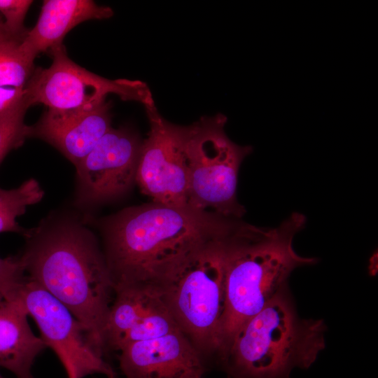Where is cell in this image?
<instances>
[{
    "label": "cell",
    "instance_id": "1",
    "mask_svg": "<svg viewBox=\"0 0 378 378\" xmlns=\"http://www.w3.org/2000/svg\"><path fill=\"white\" fill-rule=\"evenodd\" d=\"M241 222L154 202L119 211L102 225L103 252L114 287L142 284L162 288L202 245Z\"/></svg>",
    "mask_w": 378,
    "mask_h": 378
},
{
    "label": "cell",
    "instance_id": "9",
    "mask_svg": "<svg viewBox=\"0 0 378 378\" xmlns=\"http://www.w3.org/2000/svg\"><path fill=\"white\" fill-rule=\"evenodd\" d=\"M145 108L149 131L142 141L135 182L152 202L189 206L185 126L164 119L155 104Z\"/></svg>",
    "mask_w": 378,
    "mask_h": 378
},
{
    "label": "cell",
    "instance_id": "10",
    "mask_svg": "<svg viewBox=\"0 0 378 378\" xmlns=\"http://www.w3.org/2000/svg\"><path fill=\"white\" fill-rule=\"evenodd\" d=\"M142 141L129 127H111L76 167L81 200L98 203L125 194L135 182Z\"/></svg>",
    "mask_w": 378,
    "mask_h": 378
},
{
    "label": "cell",
    "instance_id": "20",
    "mask_svg": "<svg viewBox=\"0 0 378 378\" xmlns=\"http://www.w3.org/2000/svg\"><path fill=\"white\" fill-rule=\"evenodd\" d=\"M30 0H0V13L4 16V27L13 36H24L28 31L24 27V20L29 6Z\"/></svg>",
    "mask_w": 378,
    "mask_h": 378
},
{
    "label": "cell",
    "instance_id": "12",
    "mask_svg": "<svg viewBox=\"0 0 378 378\" xmlns=\"http://www.w3.org/2000/svg\"><path fill=\"white\" fill-rule=\"evenodd\" d=\"M118 356L125 378H202L203 356L178 330L128 344Z\"/></svg>",
    "mask_w": 378,
    "mask_h": 378
},
{
    "label": "cell",
    "instance_id": "14",
    "mask_svg": "<svg viewBox=\"0 0 378 378\" xmlns=\"http://www.w3.org/2000/svg\"><path fill=\"white\" fill-rule=\"evenodd\" d=\"M113 10L90 0H46L38 21L23 42L36 57L62 45L66 34L78 24L112 17Z\"/></svg>",
    "mask_w": 378,
    "mask_h": 378
},
{
    "label": "cell",
    "instance_id": "3",
    "mask_svg": "<svg viewBox=\"0 0 378 378\" xmlns=\"http://www.w3.org/2000/svg\"><path fill=\"white\" fill-rule=\"evenodd\" d=\"M305 223L302 214L293 212L274 228L246 223L236 234L227 262L225 309L216 354L220 360L239 328L286 288L291 272L317 262L293 248V238Z\"/></svg>",
    "mask_w": 378,
    "mask_h": 378
},
{
    "label": "cell",
    "instance_id": "22",
    "mask_svg": "<svg viewBox=\"0 0 378 378\" xmlns=\"http://www.w3.org/2000/svg\"><path fill=\"white\" fill-rule=\"evenodd\" d=\"M9 36H13L10 35L4 27V21L0 19V41L8 38Z\"/></svg>",
    "mask_w": 378,
    "mask_h": 378
},
{
    "label": "cell",
    "instance_id": "11",
    "mask_svg": "<svg viewBox=\"0 0 378 378\" xmlns=\"http://www.w3.org/2000/svg\"><path fill=\"white\" fill-rule=\"evenodd\" d=\"M178 330L161 287L142 284L114 287L104 332L106 354Z\"/></svg>",
    "mask_w": 378,
    "mask_h": 378
},
{
    "label": "cell",
    "instance_id": "18",
    "mask_svg": "<svg viewBox=\"0 0 378 378\" xmlns=\"http://www.w3.org/2000/svg\"><path fill=\"white\" fill-rule=\"evenodd\" d=\"M29 106L26 97L0 117V162L10 150L19 147L29 136L30 127L24 122L25 113Z\"/></svg>",
    "mask_w": 378,
    "mask_h": 378
},
{
    "label": "cell",
    "instance_id": "13",
    "mask_svg": "<svg viewBox=\"0 0 378 378\" xmlns=\"http://www.w3.org/2000/svg\"><path fill=\"white\" fill-rule=\"evenodd\" d=\"M111 102L104 101L85 110L57 111L48 109L30 127L35 136L52 144L75 167L111 127Z\"/></svg>",
    "mask_w": 378,
    "mask_h": 378
},
{
    "label": "cell",
    "instance_id": "2",
    "mask_svg": "<svg viewBox=\"0 0 378 378\" xmlns=\"http://www.w3.org/2000/svg\"><path fill=\"white\" fill-rule=\"evenodd\" d=\"M24 235L19 255L26 275L72 313L106 356L104 332L114 284L94 235L71 220L43 224Z\"/></svg>",
    "mask_w": 378,
    "mask_h": 378
},
{
    "label": "cell",
    "instance_id": "6",
    "mask_svg": "<svg viewBox=\"0 0 378 378\" xmlns=\"http://www.w3.org/2000/svg\"><path fill=\"white\" fill-rule=\"evenodd\" d=\"M227 117L202 116L184 127L188 205L197 211L241 219L244 207L237 197V177L244 160L253 152L225 133Z\"/></svg>",
    "mask_w": 378,
    "mask_h": 378
},
{
    "label": "cell",
    "instance_id": "24",
    "mask_svg": "<svg viewBox=\"0 0 378 378\" xmlns=\"http://www.w3.org/2000/svg\"><path fill=\"white\" fill-rule=\"evenodd\" d=\"M228 378H232V377H229Z\"/></svg>",
    "mask_w": 378,
    "mask_h": 378
},
{
    "label": "cell",
    "instance_id": "16",
    "mask_svg": "<svg viewBox=\"0 0 378 378\" xmlns=\"http://www.w3.org/2000/svg\"><path fill=\"white\" fill-rule=\"evenodd\" d=\"M25 35L0 41V88H24L35 71L36 56L24 43Z\"/></svg>",
    "mask_w": 378,
    "mask_h": 378
},
{
    "label": "cell",
    "instance_id": "4",
    "mask_svg": "<svg viewBox=\"0 0 378 378\" xmlns=\"http://www.w3.org/2000/svg\"><path fill=\"white\" fill-rule=\"evenodd\" d=\"M284 288L235 333L220 360L232 378H290L309 368L326 347L322 319L298 314Z\"/></svg>",
    "mask_w": 378,
    "mask_h": 378
},
{
    "label": "cell",
    "instance_id": "21",
    "mask_svg": "<svg viewBox=\"0 0 378 378\" xmlns=\"http://www.w3.org/2000/svg\"><path fill=\"white\" fill-rule=\"evenodd\" d=\"M26 98L24 88H0V117Z\"/></svg>",
    "mask_w": 378,
    "mask_h": 378
},
{
    "label": "cell",
    "instance_id": "5",
    "mask_svg": "<svg viewBox=\"0 0 378 378\" xmlns=\"http://www.w3.org/2000/svg\"><path fill=\"white\" fill-rule=\"evenodd\" d=\"M244 223L202 245L162 288L180 330L203 358L217 354L225 309L228 254Z\"/></svg>",
    "mask_w": 378,
    "mask_h": 378
},
{
    "label": "cell",
    "instance_id": "7",
    "mask_svg": "<svg viewBox=\"0 0 378 378\" xmlns=\"http://www.w3.org/2000/svg\"><path fill=\"white\" fill-rule=\"evenodd\" d=\"M52 62L47 69H35L24 87L30 106L43 104L48 109L71 111L92 108L109 94L144 107L155 104L148 86L141 80H109L74 62L63 44L50 50Z\"/></svg>",
    "mask_w": 378,
    "mask_h": 378
},
{
    "label": "cell",
    "instance_id": "8",
    "mask_svg": "<svg viewBox=\"0 0 378 378\" xmlns=\"http://www.w3.org/2000/svg\"><path fill=\"white\" fill-rule=\"evenodd\" d=\"M20 298L37 324L41 338L55 353L68 378H84L96 373L107 378L118 377L86 328L63 304L27 276Z\"/></svg>",
    "mask_w": 378,
    "mask_h": 378
},
{
    "label": "cell",
    "instance_id": "17",
    "mask_svg": "<svg viewBox=\"0 0 378 378\" xmlns=\"http://www.w3.org/2000/svg\"><path fill=\"white\" fill-rule=\"evenodd\" d=\"M44 195L39 183L34 178L24 181L18 188L6 190L0 188V233L22 232L17 223L27 208L40 202Z\"/></svg>",
    "mask_w": 378,
    "mask_h": 378
},
{
    "label": "cell",
    "instance_id": "15",
    "mask_svg": "<svg viewBox=\"0 0 378 378\" xmlns=\"http://www.w3.org/2000/svg\"><path fill=\"white\" fill-rule=\"evenodd\" d=\"M28 316L21 299L0 306V367L16 378H34V363L47 347L32 332Z\"/></svg>",
    "mask_w": 378,
    "mask_h": 378
},
{
    "label": "cell",
    "instance_id": "23",
    "mask_svg": "<svg viewBox=\"0 0 378 378\" xmlns=\"http://www.w3.org/2000/svg\"><path fill=\"white\" fill-rule=\"evenodd\" d=\"M0 378H4L0 373Z\"/></svg>",
    "mask_w": 378,
    "mask_h": 378
},
{
    "label": "cell",
    "instance_id": "19",
    "mask_svg": "<svg viewBox=\"0 0 378 378\" xmlns=\"http://www.w3.org/2000/svg\"><path fill=\"white\" fill-rule=\"evenodd\" d=\"M26 276L20 255L0 258V306L20 300Z\"/></svg>",
    "mask_w": 378,
    "mask_h": 378
}]
</instances>
